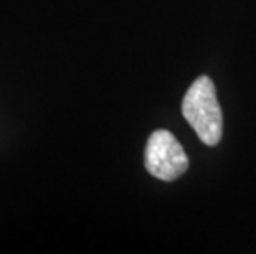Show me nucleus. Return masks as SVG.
Masks as SVG:
<instances>
[{
  "mask_svg": "<svg viewBox=\"0 0 256 254\" xmlns=\"http://www.w3.org/2000/svg\"><path fill=\"white\" fill-rule=\"evenodd\" d=\"M188 169V157L172 132L166 129L152 132L146 145V170L152 177L172 182Z\"/></svg>",
  "mask_w": 256,
  "mask_h": 254,
  "instance_id": "f03ea898",
  "label": "nucleus"
},
{
  "mask_svg": "<svg viewBox=\"0 0 256 254\" xmlns=\"http://www.w3.org/2000/svg\"><path fill=\"white\" fill-rule=\"evenodd\" d=\"M182 114L204 144L216 145L220 142L223 117L214 81L208 76H198L188 88L182 101Z\"/></svg>",
  "mask_w": 256,
  "mask_h": 254,
  "instance_id": "f257e3e1",
  "label": "nucleus"
}]
</instances>
